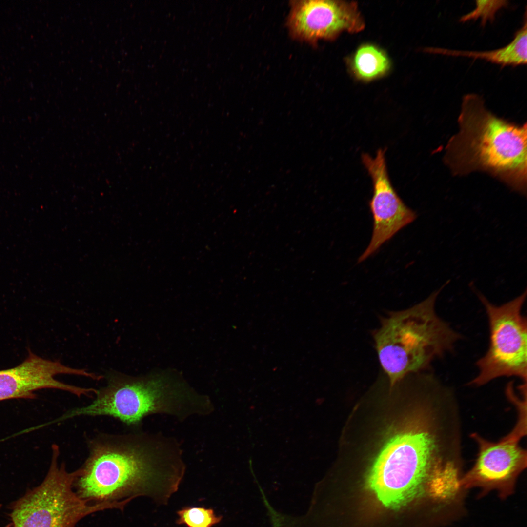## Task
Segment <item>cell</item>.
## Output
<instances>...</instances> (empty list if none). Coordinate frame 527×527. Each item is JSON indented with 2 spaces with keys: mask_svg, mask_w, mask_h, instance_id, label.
<instances>
[{
  "mask_svg": "<svg viewBox=\"0 0 527 527\" xmlns=\"http://www.w3.org/2000/svg\"><path fill=\"white\" fill-rule=\"evenodd\" d=\"M88 455L74 487L91 502L148 496L166 501L186 470L174 437L162 433H99L88 441Z\"/></svg>",
  "mask_w": 527,
  "mask_h": 527,
  "instance_id": "cell-1",
  "label": "cell"
},
{
  "mask_svg": "<svg viewBox=\"0 0 527 527\" xmlns=\"http://www.w3.org/2000/svg\"><path fill=\"white\" fill-rule=\"evenodd\" d=\"M458 123L444 157L452 174L486 172L526 196V123L518 125L497 116L481 96L469 93L463 97Z\"/></svg>",
  "mask_w": 527,
  "mask_h": 527,
  "instance_id": "cell-2",
  "label": "cell"
},
{
  "mask_svg": "<svg viewBox=\"0 0 527 527\" xmlns=\"http://www.w3.org/2000/svg\"><path fill=\"white\" fill-rule=\"evenodd\" d=\"M449 282L418 304L382 317L372 332L378 360L391 385L426 371L434 359L452 351L461 339L435 310L436 299Z\"/></svg>",
  "mask_w": 527,
  "mask_h": 527,
  "instance_id": "cell-3",
  "label": "cell"
},
{
  "mask_svg": "<svg viewBox=\"0 0 527 527\" xmlns=\"http://www.w3.org/2000/svg\"><path fill=\"white\" fill-rule=\"evenodd\" d=\"M106 384L97 389L88 405L67 411L59 423L81 416H108L137 427L144 418L166 414L182 422L196 415L199 403L184 382L163 375L134 377L116 371L105 376Z\"/></svg>",
  "mask_w": 527,
  "mask_h": 527,
  "instance_id": "cell-4",
  "label": "cell"
},
{
  "mask_svg": "<svg viewBox=\"0 0 527 527\" xmlns=\"http://www.w3.org/2000/svg\"><path fill=\"white\" fill-rule=\"evenodd\" d=\"M48 471L42 482L14 501L9 507L11 527H76L83 518L106 509L123 510L131 501L93 503L74 491V483L82 469L69 471L64 462L59 463V446H51Z\"/></svg>",
  "mask_w": 527,
  "mask_h": 527,
  "instance_id": "cell-5",
  "label": "cell"
},
{
  "mask_svg": "<svg viewBox=\"0 0 527 527\" xmlns=\"http://www.w3.org/2000/svg\"><path fill=\"white\" fill-rule=\"evenodd\" d=\"M475 292L485 306L489 330V345L476 362L478 375L469 383L481 386L501 377L515 376L527 382V323L521 313L527 292L500 306Z\"/></svg>",
  "mask_w": 527,
  "mask_h": 527,
  "instance_id": "cell-6",
  "label": "cell"
},
{
  "mask_svg": "<svg viewBox=\"0 0 527 527\" xmlns=\"http://www.w3.org/2000/svg\"><path fill=\"white\" fill-rule=\"evenodd\" d=\"M526 434L527 417L523 416H518L511 431L498 441L471 434L478 452L474 465L461 478L463 488H479L480 496L492 490L503 499L511 495L518 477L527 467V451L520 444Z\"/></svg>",
  "mask_w": 527,
  "mask_h": 527,
  "instance_id": "cell-7",
  "label": "cell"
},
{
  "mask_svg": "<svg viewBox=\"0 0 527 527\" xmlns=\"http://www.w3.org/2000/svg\"><path fill=\"white\" fill-rule=\"evenodd\" d=\"M386 149H379L373 158L363 153L362 162L370 176L373 194L369 205L373 218L370 242L358 259L365 260L401 229L413 222L416 213L397 194L389 179L385 157Z\"/></svg>",
  "mask_w": 527,
  "mask_h": 527,
  "instance_id": "cell-8",
  "label": "cell"
},
{
  "mask_svg": "<svg viewBox=\"0 0 527 527\" xmlns=\"http://www.w3.org/2000/svg\"><path fill=\"white\" fill-rule=\"evenodd\" d=\"M287 24L291 35L315 43L333 39L341 33H356L365 23L355 2L329 0H293Z\"/></svg>",
  "mask_w": 527,
  "mask_h": 527,
  "instance_id": "cell-9",
  "label": "cell"
},
{
  "mask_svg": "<svg viewBox=\"0 0 527 527\" xmlns=\"http://www.w3.org/2000/svg\"><path fill=\"white\" fill-rule=\"evenodd\" d=\"M59 374L88 377L84 369L66 366L59 361L44 359L28 349V356L18 365L0 370V401L11 399H33L34 392L44 388L59 389L78 397H88L91 389L65 384L57 380Z\"/></svg>",
  "mask_w": 527,
  "mask_h": 527,
  "instance_id": "cell-10",
  "label": "cell"
},
{
  "mask_svg": "<svg viewBox=\"0 0 527 527\" xmlns=\"http://www.w3.org/2000/svg\"><path fill=\"white\" fill-rule=\"evenodd\" d=\"M527 10L521 27L515 33L508 44L490 51H475L455 50L439 47H426L423 51L451 56H461L482 59L502 66H517L526 64L527 61Z\"/></svg>",
  "mask_w": 527,
  "mask_h": 527,
  "instance_id": "cell-11",
  "label": "cell"
},
{
  "mask_svg": "<svg viewBox=\"0 0 527 527\" xmlns=\"http://www.w3.org/2000/svg\"><path fill=\"white\" fill-rule=\"evenodd\" d=\"M390 62L385 53L376 46L365 44L356 51L352 61V68L359 79L370 81L385 74Z\"/></svg>",
  "mask_w": 527,
  "mask_h": 527,
  "instance_id": "cell-12",
  "label": "cell"
},
{
  "mask_svg": "<svg viewBox=\"0 0 527 527\" xmlns=\"http://www.w3.org/2000/svg\"><path fill=\"white\" fill-rule=\"evenodd\" d=\"M177 514V523L189 527H211L222 519V516H217L212 509L202 507H186Z\"/></svg>",
  "mask_w": 527,
  "mask_h": 527,
  "instance_id": "cell-13",
  "label": "cell"
},
{
  "mask_svg": "<svg viewBox=\"0 0 527 527\" xmlns=\"http://www.w3.org/2000/svg\"><path fill=\"white\" fill-rule=\"evenodd\" d=\"M475 2V8L462 16L459 19L460 22H465L480 18L481 25L485 26L488 21L492 22L495 20L497 13L509 4L508 1L506 0H477Z\"/></svg>",
  "mask_w": 527,
  "mask_h": 527,
  "instance_id": "cell-14",
  "label": "cell"
},
{
  "mask_svg": "<svg viewBox=\"0 0 527 527\" xmlns=\"http://www.w3.org/2000/svg\"><path fill=\"white\" fill-rule=\"evenodd\" d=\"M264 502L267 506L271 520L272 527H293V523L284 515L275 510L264 496Z\"/></svg>",
  "mask_w": 527,
  "mask_h": 527,
  "instance_id": "cell-15",
  "label": "cell"
},
{
  "mask_svg": "<svg viewBox=\"0 0 527 527\" xmlns=\"http://www.w3.org/2000/svg\"><path fill=\"white\" fill-rule=\"evenodd\" d=\"M3 527H11V524H10V523L6 525V526H4Z\"/></svg>",
  "mask_w": 527,
  "mask_h": 527,
  "instance_id": "cell-16",
  "label": "cell"
}]
</instances>
